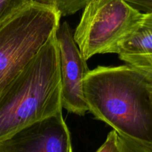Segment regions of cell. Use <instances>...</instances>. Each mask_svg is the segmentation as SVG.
Wrapping results in <instances>:
<instances>
[{"label": "cell", "mask_w": 152, "mask_h": 152, "mask_svg": "<svg viewBox=\"0 0 152 152\" xmlns=\"http://www.w3.org/2000/svg\"><path fill=\"white\" fill-rule=\"evenodd\" d=\"M88 111L117 134L152 143V92L128 65L99 66L83 80Z\"/></svg>", "instance_id": "cell-1"}, {"label": "cell", "mask_w": 152, "mask_h": 152, "mask_svg": "<svg viewBox=\"0 0 152 152\" xmlns=\"http://www.w3.org/2000/svg\"><path fill=\"white\" fill-rule=\"evenodd\" d=\"M62 111L56 33L0 92V142Z\"/></svg>", "instance_id": "cell-2"}, {"label": "cell", "mask_w": 152, "mask_h": 152, "mask_svg": "<svg viewBox=\"0 0 152 152\" xmlns=\"http://www.w3.org/2000/svg\"><path fill=\"white\" fill-rule=\"evenodd\" d=\"M60 17L53 6L31 0L0 25V92L54 35Z\"/></svg>", "instance_id": "cell-3"}, {"label": "cell", "mask_w": 152, "mask_h": 152, "mask_svg": "<svg viewBox=\"0 0 152 152\" xmlns=\"http://www.w3.org/2000/svg\"><path fill=\"white\" fill-rule=\"evenodd\" d=\"M142 16L124 0H92L85 6L74 40L86 61L97 54H111Z\"/></svg>", "instance_id": "cell-4"}, {"label": "cell", "mask_w": 152, "mask_h": 152, "mask_svg": "<svg viewBox=\"0 0 152 152\" xmlns=\"http://www.w3.org/2000/svg\"><path fill=\"white\" fill-rule=\"evenodd\" d=\"M59 60L62 106L69 113L84 116L88 111L83 91V80L89 69L74 40L67 22L56 31Z\"/></svg>", "instance_id": "cell-5"}, {"label": "cell", "mask_w": 152, "mask_h": 152, "mask_svg": "<svg viewBox=\"0 0 152 152\" xmlns=\"http://www.w3.org/2000/svg\"><path fill=\"white\" fill-rule=\"evenodd\" d=\"M0 152H73L71 134L62 111L1 141Z\"/></svg>", "instance_id": "cell-6"}, {"label": "cell", "mask_w": 152, "mask_h": 152, "mask_svg": "<svg viewBox=\"0 0 152 152\" xmlns=\"http://www.w3.org/2000/svg\"><path fill=\"white\" fill-rule=\"evenodd\" d=\"M111 54L152 55V12L143 13L140 23L119 43Z\"/></svg>", "instance_id": "cell-7"}, {"label": "cell", "mask_w": 152, "mask_h": 152, "mask_svg": "<svg viewBox=\"0 0 152 152\" xmlns=\"http://www.w3.org/2000/svg\"><path fill=\"white\" fill-rule=\"evenodd\" d=\"M119 58L143 76L152 92V55H120Z\"/></svg>", "instance_id": "cell-8"}, {"label": "cell", "mask_w": 152, "mask_h": 152, "mask_svg": "<svg viewBox=\"0 0 152 152\" xmlns=\"http://www.w3.org/2000/svg\"><path fill=\"white\" fill-rule=\"evenodd\" d=\"M42 4L53 6L60 16H68L77 13L92 0H33Z\"/></svg>", "instance_id": "cell-9"}, {"label": "cell", "mask_w": 152, "mask_h": 152, "mask_svg": "<svg viewBox=\"0 0 152 152\" xmlns=\"http://www.w3.org/2000/svg\"><path fill=\"white\" fill-rule=\"evenodd\" d=\"M120 152H152V143L126 137L117 133Z\"/></svg>", "instance_id": "cell-10"}, {"label": "cell", "mask_w": 152, "mask_h": 152, "mask_svg": "<svg viewBox=\"0 0 152 152\" xmlns=\"http://www.w3.org/2000/svg\"><path fill=\"white\" fill-rule=\"evenodd\" d=\"M31 1V0H0V25Z\"/></svg>", "instance_id": "cell-11"}, {"label": "cell", "mask_w": 152, "mask_h": 152, "mask_svg": "<svg viewBox=\"0 0 152 152\" xmlns=\"http://www.w3.org/2000/svg\"><path fill=\"white\" fill-rule=\"evenodd\" d=\"M96 152H120L117 143V132L115 131L112 130L110 131L105 141Z\"/></svg>", "instance_id": "cell-12"}, {"label": "cell", "mask_w": 152, "mask_h": 152, "mask_svg": "<svg viewBox=\"0 0 152 152\" xmlns=\"http://www.w3.org/2000/svg\"><path fill=\"white\" fill-rule=\"evenodd\" d=\"M132 7L142 13L152 12V0H124Z\"/></svg>", "instance_id": "cell-13"}]
</instances>
